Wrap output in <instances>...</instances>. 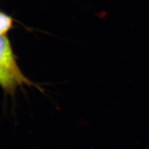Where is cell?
Masks as SVG:
<instances>
[{
  "label": "cell",
  "mask_w": 149,
  "mask_h": 149,
  "mask_svg": "<svg viewBox=\"0 0 149 149\" xmlns=\"http://www.w3.org/2000/svg\"><path fill=\"white\" fill-rule=\"evenodd\" d=\"M23 85H34L19 67L6 36L0 35V86L6 94L14 95L17 88Z\"/></svg>",
  "instance_id": "obj_1"
},
{
  "label": "cell",
  "mask_w": 149,
  "mask_h": 149,
  "mask_svg": "<svg viewBox=\"0 0 149 149\" xmlns=\"http://www.w3.org/2000/svg\"><path fill=\"white\" fill-rule=\"evenodd\" d=\"M13 24L12 19L0 12V35H6Z\"/></svg>",
  "instance_id": "obj_2"
}]
</instances>
